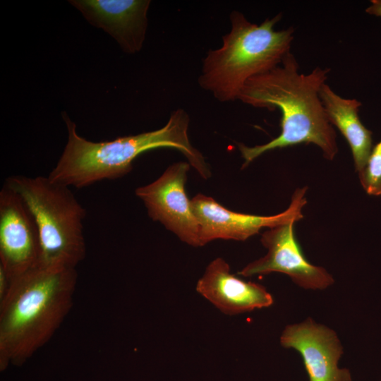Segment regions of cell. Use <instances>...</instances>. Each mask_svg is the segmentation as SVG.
<instances>
[{
	"label": "cell",
	"mask_w": 381,
	"mask_h": 381,
	"mask_svg": "<svg viewBox=\"0 0 381 381\" xmlns=\"http://www.w3.org/2000/svg\"><path fill=\"white\" fill-rule=\"evenodd\" d=\"M294 56L289 52L273 69L249 79L238 99L256 108L282 113L279 135L263 144L248 147L238 143L248 166L261 155L278 148L312 143L333 160L338 152L335 131L328 120L320 97L329 68L317 67L308 74L301 73Z\"/></svg>",
	"instance_id": "cell-1"
},
{
	"label": "cell",
	"mask_w": 381,
	"mask_h": 381,
	"mask_svg": "<svg viewBox=\"0 0 381 381\" xmlns=\"http://www.w3.org/2000/svg\"><path fill=\"white\" fill-rule=\"evenodd\" d=\"M76 268L37 266L11 279L0 299V368L21 365L60 327L73 303Z\"/></svg>",
	"instance_id": "cell-2"
},
{
	"label": "cell",
	"mask_w": 381,
	"mask_h": 381,
	"mask_svg": "<svg viewBox=\"0 0 381 381\" xmlns=\"http://www.w3.org/2000/svg\"><path fill=\"white\" fill-rule=\"evenodd\" d=\"M62 117L68 130V141L48 176L58 183L83 188L102 180L121 178L132 170L138 156L159 147L176 149L204 179L211 176L202 155L190 142V116L183 109L174 110L167 123L157 130L97 143L80 136L75 123L66 112Z\"/></svg>",
	"instance_id": "cell-3"
},
{
	"label": "cell",
	"mask_w": 381,
	"mask_h": 381,
	"mask_svg": "<svg viewBox=\"0 0 381 381\" xmlns=\"http://www.w3.org/2000/svg\"><path fill=\"white\" fill-rule=\"evenodd\" d=\"M279 13L260 25L248 21L237 11L229 15L230 31L219 48L210 49L202 61L200 87L221 102L238 99L246 82L279 66L294 39V28L276 30Z\"/></svg>",
	"instance_id": "cell-4"
},
{
	"label": "cell",
	"mask_w": 381,
	"mask_h": 381,
	"mask_svg": "<svg viewBox=\"0 0 381 381\" xmlns=\"http://www.w3.org/2000/svg\"><path fill=\"white\" fill-rule=\"evenodd\" d=\"M5 184L20 196L37 224L41 250L39 266L76 268L86 255V212L70 187L48 176L22 175L7 178Z\"/></svg>",
	"instance_id": "cell-5"
},
{
	"label": "cell",
	"mask_w": 381,
	"mask_h": 381,
	"mask_svg": "<svg viewBox=\"0 0 381 381\" xmlns=\"http://www.w3.org/2000/svg\"><path fill=\"white\" fill-rule=\"evenodd\" d=\"M307 188L296 189L288 208L277 214L261 216L227 210L214 198L198 194L191 200L200 227V245L216 239L246 241L262 228H272L303 219Z\"/></svg>",
	"instance_id": "cell-6"
},
{
	"label": "cell",
	"mask_w": 381,
	"mask_h": 381,
	"mask_svg": "<svg viewBox=\"0 0 381 381\" xmlns=\"http://www.w3.org/2000/svg\"><path fill=\"white\" fill-rule=\"evenodd\" d=\"M190 168L186 162L174 163L155 181L138 188L135 195L152 220L162 223L181 241L199 247V223L185 189Z\"/></svg>",
	"instance_id": "cell-7"
},
{
	"label": "cell",
	"mask_w": 381,
	"mask_h": 381,
	"mask_svg": "<svg viewBox=\"0 0 381 381\" xmlns=\"http://www.w3.org/2000/svg\"><path fill=\"white\" fill-rule=\"evenodd\" d=\"M35 219L20 196L5 183L0 191V268L9 282L40 265Z\"/></svg>",
	"instance_id": "cell-8"
},
{
	"label": "cell",
	"mask_w": 381,
	"mask_h": 381,
	"mask_svg": "<svg viewBox=\"0 0 381 381\" xmlns=\"http://www.w3.org/2000/svg\"><path fill=\"white\" fill-rule=\"evenodd\" d=\"M295 222L269 228L261 236L267 254L238 272L243 277L281 272L289 276L301 287L324 289L334 279L322 267L310 263L303 255L294 234Z\"/></svg>",
	"instance_id": "cell-9"
},
{
	"label": "cell",
	"mask_w": 381,
	"mask_h": 381,
	"mask_svg": "<svg viewBox=\"0 0 381 381\" xmlns=\"http://www.w3.org/2000/svg\"><path fill=\"white\" fill-rule=\"evenodd\" d=\"M280 342L284 347L300 353L309 381H351L349 371L338 367L343 350L331 329L308 318L286 326Z\"/></svg>",
	"instance_id": "cell-10"
},
{
	"label": "cell",
	"mask_w": 381,
	"mask_h": 381,
	"mask_svg": "<svg viewBox=\"0 0 381 381\" xmlns=\"http://www.w3.org/2000/svg\"><path fill=\"white\" fill-rule=\"evenodd\" d=\"M86 20L108 32L127 54L138 52L147 27L149 0H71Z\"/></svg>",
	"instance_id": "cell-11"
},
{
	"label": "cell",
	"mask_w": 381,
	"mask_h": 381,
	"mask_svg": "<svg viewBox=\"0 0 381 381\" xmlns=\"http://www.w3.org/2000/svg\"><path fill=\"white\" fill-rule=\"evenodd\" d=\"M195 289L228 315L267 308L273 303L272 295L262 285L244 281L231 274L229 265L222 258L209 263Z\"/></svg>",
	"instance_id": "cell-12"
},
{
	"label": "cell",
	"mask_w": 381,
	"mask_h": 381,
	"mask_svg": "<svg viewBox=\"0 0 381 381\" xmlns=\"http://www.w3.org/2000/svg\"><path fill=\"white\" fill-rule=\"evenodd\" d=\"M320 97L329 121L335 126L350 146L356 171L364 169L373 149V133L362 123L358 114L361 103L343 98L325 83Z\"/></svg>",
	"instance_id": "cell-13"
},
{
	"label": "cell",
	"mask_w": 381,
	"mask_h": 381,
	"mask_svg": "<svg viewBox=\"0 0 381 381\" xmlns=\"http://www.w3.org/2000/svg\"><path fill=\"white\" fill-rule=\"evenodd\" d=\"M358 174L368 195H381V140L373 147L364 169Z\"/></svg>",
	"instance_id": "cell-14"
},
{
	"label": "cell",
	"mask_w": 381,
	"mask_h": 381,
	"mask_svg": "<svg viewBox=\"0 0 381 381\" xmlns=\"http://www.w3.org/2000/svg\"><path fill=\"white\" fill-rule=\"evenodd\" d=\"M371 3L365 11L370 15L381 17V0H372Z\"/></svg>",
	"instance_id": "cell-15"
}]
</instances>
